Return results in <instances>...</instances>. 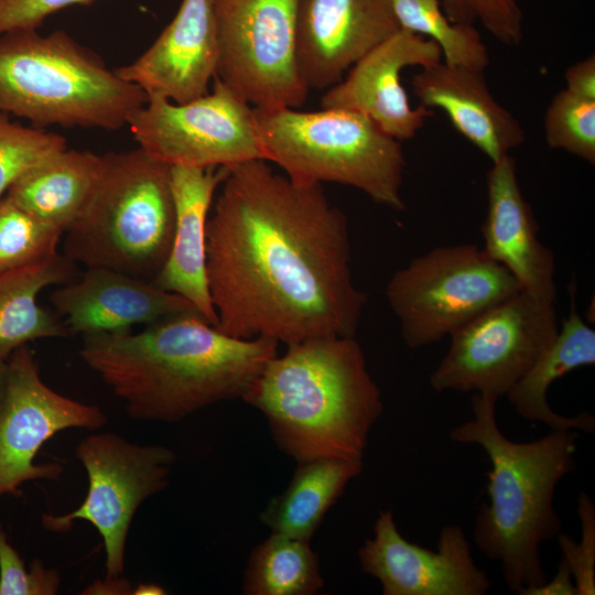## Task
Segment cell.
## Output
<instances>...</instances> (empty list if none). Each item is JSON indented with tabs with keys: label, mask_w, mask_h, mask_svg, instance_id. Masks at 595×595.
<instances>
[{
	"label": "cell",
	"mask_w": 595,
	"mask_h": 595,
	"mask_svg": "<svg viewBox=\"0 0 595 595\" xmlns=\"http://www.w3.org/2000/svg\"><path fill=\"white\" fill-rule=\"evenodd\" d=\"M543 125L549 148L595 164V100L564 88L550 101Z\"/></svg>",
	"instance_id": "f1b7e54d"
},
{
	"label": "cell",
	"mask_w": 595,
	"mask_h": 595,
	"mask_svg": "<svg viewBox=\"0 0 595 595\" xmlns=\"http://www.w3.org/2000/svg\"><path fill=\"white\" fill-rule=\"evenodd\" d=\"M520 292L515 277L474 244L436 247L397 270L386 299L401 336L418 349L451 336L487 309Z\"/></svg>",
	"instance_id": "ba28073f"
},
{
	"label": "cell",
	"mask_w": 595,
	"mask_h": 595,
	"mask_svg": "<svg viewBox=\"0 0 595 595\" xmlns=\"http://www.w3.org/2000/svg\"><path fill=\"white\" fill-rule=\"evenodd\" d=\"M570 292V312L556 336L505 396L516 412L528 421L541 422L552 430L594 433L595 419L591 413L565 416L554 412L547 400L548 390L555 380L576 368L595 364V331L576 310L574 285Z\"/></svg>",
	"instance_id": "7402d4cb"
},
{
	"label": "cell",
	"mask_w": 595,
	"mask_h": 595,
	"mask_svg": "<svg viewBox=\"0 0 595 595\" xmlns=\"http://www.w3.org/2000/svg\"><path fill=\"white\" fill-rule=\"evenodd\" d=\"M324 586L310 541L272 533L257 545L245 570L246 595H312Z\"/></svg>",
	"instance_id": "484cf974"
},
{
	"label": "cell",
	"mask_w": 595,
	"mask_h": 595,
	"mask_svg": "<svg viewBox=\"0 0 595 595\" xmlns=\"http://www.w3.org/2000/svg\"><path fill=\"white\" fill-rule=\"evenodd\" d=\"M399 24L389 0H298L295 65L303 85L327 89Z\"/></svg>",
	"instance_id": "2e32d148"
},
{
	"label": "cell",
	"mask_w": 595,
	"mask_h": 595,
	"mask_svg": "<svg viewBox=\"0 0 595 595\" xmlns=\"http://www.w3.org/2000/svg\"><path fill=\"white\" fill-rule=\"evenodd\" d=\"M8 367L7 393L0 410V498L15 495L26 482L57 479L62 475L58 463H34L42 445L53 435L73 428L99 430L108 421L99 407L50 388L26 345L12 353Z\"/></svg>",
	"instance_id": "4fadbf2b"
},
{
	"label": "cell",
	"mask_w": 595,
	"mask_h": 595,
	"mask_svg": "<svg viewBox=\"0 0 595 595\" xmlns=\"http://www.w3.org/2000/svg\"><path fill=\"white\" fill-rule=\"evenodd\" d=\"M262 159L229 167L206 225V275L220 332L286 345L355 336L367 296L354 283L345 214L322 184Z\"/></svg>",
	"instance_id": "6da1fadb"
},
{
	"label": "cell",
	"mask_w": 595,
	"mask_h": 595,
	"mask_svg": "<svg viewBox=\"0 0 595 595\" xmlns=\"http://www.w3.org/2000/svg\"><path fill=\"white\" fill-rule=\"evenodd\" d=\"M400 29L434 41L448 65L485 71L490 62L487 46L473 24L453 23L442 0H389Z\"/></svg>",
	"instance_id": "4316f807"
},
{
	"label": "cell",
	"mask_w": 595,
	"mask_h": 595,
	"mask_svg": "<svg viewBox=\"0 0 595 595\" xmlns=\"http://www.w3.org/2000/svg\"><path fill=\"white\" fill-rule=\"evenodd\" d=\"M484 73L441 61L418 72L411 85L420 105L444 111L455 130L494 163L520 147L526 134L493 96Z\"/></svg>",
	"instance_id": "ffe728a7"
},
{
	"label": "cell",
	"mask_w": 595,
	"mask_h": 595,
	"mask_svg": "<svg viewBox=\"0 0 595 595\" xmlns=\"http://www.w3.org/2000/svg\"><path fill=\"white\" fill-rule=\"evenodd\" d=\"M75 262L55 255L41 262L0 272V359L26 343L65 337L68 329L57 314L42 307L36 298L46 286L74 279Z\"/></svg>",
	"instance_id": "cb8c5ba5"
},
{
	"label": "cell",
	"mask_w": 595,
	"mask_h": 595,
	"mask_svg": "<svg viewBox=\"0 0 595 595\" xmlns=\"http://www.w3.org/2000/svg\"><path fill=\"white\" fill-rule=\"evenodd\" d=\"M264 160L300 185L353 186L401 212L405 158L400 141L368 116L346 109L253 108Z\"/></svg>",
	"instance_id": "52a82bcc"
},
{
	"label": "cell",
	"mask_w": 595,
	"mask_h": 595,
	"mask_svg": "<svg viewBox=\"0 0 595 595\" xmlns=\"http://www.w3.org/2000/svg\"><path fill=\"white\" fill-rule=\"evenodd\" d=\"M50 301L68 332L82 335L130 331L196 310L151 281L100 267L87 268L80 278L54 290Z\"/></svg>",
	"instance_id": "ac0fdd59"
},
{
	"label": "cell",
	"mask_w": 595,
	"mask_h": 595,
	"mask_svg": "<svg viewBox=\"0 0 595 595\" xmlns=\"http://www.w3.org/2000/svg\"><path fill=\"white\" fill-rule=\"evenodd\" d=\"M363 470V461L322 457L298 463L286 489L261 512L272 533L310 541L347 484Z\"/></svg>",
	"instance_id": "d4e9b609"
},
{
	"label": "cell",
	"mask_w": 595,
	"mask_h": 595,
	"mask_svg": "<svg viewBox=\"0 0 595 595\" xmlns=\"http://www.w3.org/2000/svg\"><path fill=\"white\" fill-rule=\"evenodd\" d=\"M94 0H0V34L37 30L50 15L71 6H88Z\"/></svg>",
	"instance_id": "836d02e7"
},
{
	"label": "cell",
	"mask_w": 595,
	"mask_h": 595,
	"mask_svg": "<svg viewBox=\"0 0 595 595\" xmlns=\"http://www.w3.org/2000/svg\"><path fill=\"white\" fill-rule=\"evenodd\" d=\"M451 22L475 24L498 42L517 46L523 39V13L518 0H442Z\"/></svg>",
	"instance_id": "4dcf8cb0"
},
{
	"label": "cell",
	"mask_w": 595,
	"mask_h": 595,
	"mask_svg": "<svg viewBox=\"0 0 595 595\" xmlns=\"http://www.w3.org/2000/svg\"><path fill=\"white\" fill-rule=\"evenodd\" d=\"M358 560L361 571L380 582L383 595H485L491 586L462 527L444 526L433 551L402 537L391 510L379 512Z\"/></svg>",
	"instance_id": "5bb4252c"
},
{
	"label": "cell",
	"mask_w": 595,
	"mask_h": 595,
	"mask_svg": "<svg viewBox=\"0 0 595 595\" xmlns=\"http://www.w3.org/2000/svg\"><path fill=\"white\" fill-rule=\"evenodd\" d=\"M83 594H132V588L126 578L106 577L104 581H96L88 585Z\"/></svg>",
	"instance_id": "8d00e7d4"
},
{
	"label": "cell",
	"mask_w": 595,
	"mask_h": 595,
	"mask_svg": "<svg viewBox=\"0 0 595 595\" xmlns=\"http://www.w3.org/2000/svg\"><path fill=\"white\" fill-rule=\"evenodd\" d=\"M91 50L63 30L0 34V111L48 126L118 130L145 101Z\"/></svg>",
	"instance_id": "5b68a950"
},
{
	"label": "cell",
	"mask_w": 595,
	"mask_h": 595,
	"mask_svg": "<svg viewBox=\"0 0 595 595\" xmlns=\"http://www.w3.org/2000/svg\"><path fill=\"white\" fill-rule=\"evenodd\" d=\"M241 399L266 416L277 445L296 463L322 457L363 461L383 410L355 336L288 345Z\"/></svg>",
	"instance_id": "3957f363"
},
{
	"label": "cell",
	"mask_w": 595,
	"mask_h": 595,
	"mask_svg": "<svg viewBox=\"0 0 595 595\" xmlns=\"http://www.w3.org/2000/svg\"><path fill=\"white\" fill-rule=\"evenodd\" d=\"M559 328L554 302L520 291L450 336L430 386L435 392H475L498 399L529 370Z\"/></svg>",
	"instance_id": "9c48e42d"
},
{
	"label": "cell",
	"mask_w": 595,
	"mask_h": 595,
	"mask_svg": "<svg viewBox=\"0 0 595 595\" xmlns=\"http://www.w3.org/2000/svg\"><path fill=\"white\" fill-rule=\"evenodd\" d=\"M519 595H576V587L567 563L561 559L556 573L550 581L527 588Z\"/></svg>",
	"instance_id": "d590c367"
},
{
	"label": "cell",
	"mask_w": 595,
	"mask_h": 595,
	"mask_svg": "<svg viewBox=\"0 0 595 595\" xmlns=\"http://www.w3.org/2000/svg\"><path fill=\"white\" fill-rule=\"evenodd\" d=\"M577 515L582 539L576 542L565 533L556 536L562 558L569 565L576 595L595 594V506L588 494L581 491L577 498Z\"/></svg>",
	"instance_id": "1f68e13d"
},
{
	"label": "cell",
	"mask_w": 595,
	"mask_h": 595,
	"mask_svg": "<svg viewBox=\"0 0 595 595\" xmlns=\"http://www.w3.org/2000/svg\"><path fill=\"white\" fill-rule=\"evenodd\" d=\"M75 456L88 477V490L75 510L43 515V527L64 532L76 520L91 523L106 552V577L121 576L126 544L138 508L169 484L175 453L163 445H140L115 432H97L83 439Z\"/></svg>",
	"instance_id": "30bf717a"
},
{
	"label": "cell",
	"mask_w": 595,
	"mask_h": 595,
	"mask_svg": "<svg viewBox=\"0 0 595 595\" xmlns=\"http://www.w3.org/2000/svg\"><path fill=\"white\" fill-rule=\"evenodd\" d=\"M64 149V136L12 121L0 111V199L26 172Z\"/></svg>",
	"instance_id": "f546056e"
},
{
	"label": "cell",
	"mask_w": 595,
	"mask_h": 595,
	"mask_svg": "<svg viewBox=\"0 0 595 595\" xmlns=\"http://www.w3.org/2000/svg\"><path fill=\"white\" fill-rule=\"evenodd\" d=\"M566 89L581 97L595 100V56H587L571 65L564 74Z\"/></svg>",
	"instance_id": "e575fe53"
},
{
	"label": "cell",
	"mask_w": 595,
	"mask_h": 595,
	"mask_svg": "<svg viewBox=\"0 0 595 595\" xmlns=\"http://www.w3.org/2000/svg\"><path fill=\"white\" fill-rule=\"evenodd\" d=\"M136 595H162L165 594L164 588L156 584H139V586L132 592Z\"/></svg>",
	"instance_id": "f35d334b"
},
{
	"label": "cell",
	"mask_w": 595,
	"mask_h": 595,
	"mask_svg": "<svg viewBox=\"0 0 595 595\" xmlns=\"http://www.w3.org/2000/svg\"><path fill=\"white\" fill-rule=\"evenodd\" d=\"M216 77L253 108H300L309 89L295 65L298 0H214Z\"/></svg>",
	"instance_id": "8fae6325"
},
{
	"label": "cell",
	"mask_w": 595,
	"mask_h": 595,
	"mask_svg": "<svg viewBox=\"0 0 595 595\" xmlns=\"http://www.w3.org/2000/svg\"><path fill=\"white\" fill-rule=\"evenodd\" d=\"M8 377H9L8 360L0 359V410L2 408L6 393H7Z\"/></svg>",
	"instance_id": "74e56055"
},
{
	"label": "cell",
	"mask_w": 595,
	"mask_h": 595,
	"mask_svg": "<svg viewBox=\"0 0 595 595\" xmlns=\"http://www.w3.org/2000/svg\"><path fill=\"white\" fill-rule=\"evenodd\" d=\"M60 586V573L40 559L26 570L21 555L0 530V595H55Z\"/></svg>",
	"instance_id": "d6a6232c"
},
{
	"label": "cell",
	"mask_w": 595,
	"mask_h": 595,
	"mask_svg": "<svg viewBox=\"0 0 595 595\" xmlns=\"http://www.w3.org/2000/svg\"><path fill=\"white\" fill-rule=\"evenodd\" d=\"M63 231L40 220L14 202L0 199V272L57 255Z\"/></svg>",
	"instance_id": "83f0119b"
},
{
	"label": "cell",
	"mask_w": 595,
	"mask_h": 595,
	"mask_svg": "<svg viewBox=\"0 0 595 595\" xmlns=\"http://www.w3.org/2000/svg\"><path fill=\"white\" fill-rule=\"evenodd\" d=\"M101 162V154L64 149L26 172L4 196L64 234L90 201Z\"/></svg>",
	"instance_id": "603a6c76"
},
{
	"label": "cell",
	"mask_w": 595,
	"mask_h": 595,
	"mask_svg": "<svg viewBox=\"0 0 595 595\" xmlns=\"http://www.w3.org/2000/svg\"><path fill=\"white\" fill-rule=\"evenodd\" d=\"M127 126L139 148L170 166L264 160L253 107L216 76L212 91L184 104L149 96Z\"/></svg>",
	"instance_id": "7c38bea8"
},
{
	"label": "cell",
	"mask_w": 595,
	"mask_h": 595,
	"mask_svg": "<svg viewBox=\"0 0 595 595\" xmlns=\"http://www.w3.org/2000/svg\"><path fill=\"white\" fill-rule=\"evenodd\" d=\"M101 161L90 201L64 232L63 255L152 282L174 235L171 166L139 147L101 154Z\"/></svg>",
	"instance_id": "8992f818"
},
{
	"label": "cell",
	"mask_w": 595,
	"mask_h": 595,
	"mask_svg": "<svg viewBox=\"0 0 595 595\" xmlns=\"http://www.w3.org/2000/svg\"><path fill=\"white\" fill-rule=\"evenodd\" d=\"M218 60L214 0H182L175 17L148 50L115 72L148 97L184 104L209 91Z\"/></svg>",
	"instance_id": "e0dca14e"
},
{
	"label": "cell",
	"mask_w": 595,
	"mask_h": 595,
	"mask_svg": "<svg viewBox=\"0 0 595 595\" xmlns=\"http://www.w3.org/2000/svg\"><path fill=\"white\" fill-rule=\"evenodd\" d=\"M516 169V160L508 154L494 162L486 174L488 207L482 226L483 249L515 277L521 292L555 303V257L538 237V225Z\"/></svg>",
	"instance_id": "d6986e66"
},
{
	"label": "cell",
	"mask_w": 595,
	"mask_h": 595,
	"mask_svg": "<svg viewBox=\"0 0 595 595\" xmlns=\"http://www.w3.org/2000/svg\"><path fill=\"white\" fill-rule=\"evenodd\" d=\"M441 61L442 51L434 41L399 29L327 88L321 107L361 112L398 141L410 140L434 111L422 105L411 107L400 74L407 67L423 68Z\"/></svg>",
	"instance_id": "9a60e30c"
},
{
	"label": "cell",
	"mask_w": 595,
	"mask_h": 595,
	"mask_svg": "<svg viewBox=\"0 0 595 595\" xmlns=\"http://www.w3.org/2000/svg\"><path fill=\"white\" fill-rule=\"evenodd\" d=\"M498 399L475 393L473 418L452 429L456 443L477 444L487 454L486 493L475 518L473 541L499 562L508 588L517 594L547 581L540 547L561 532L554 508L559 482L575 470L578 431L552 430L531 442H515L496 420Z\"/></svg>",
	"instance_id": "277c9868"
},
{
	"label": "cell",
	"mask_w": 595,
	"mask_h": 595,
	"mask_svg": "<svg viewBox=\"0 0 595 595\" xmlns=\"http://www.w3.org/2000/svg\"><path fill=\"white\" fill-rule=\"evenodd\" d=\"M268 337L242 339L196 310L131 331L83 335L80 357L134 420L178 422L217 402L242 398L278 355Z\"/></svg>",
	"instance_id": "7a4b0ae2"
},
{
	"label": "cell",
	"mask_w": 595,
	"mask_h": 595,
	"mask_svg": "<svg viewBox=\"0 0 595 595\" xmlns=\"http://www.w3.org/2000/svg\"><path fill=\"white\" fill-rule=\"evenodd\" d=\"M227 166H171L175 227L167 259L152 281L187 300L212 325H217L206 275V225Z\"/></svg>",
	"instance_id": "44dd1931"
}]
</instances>
